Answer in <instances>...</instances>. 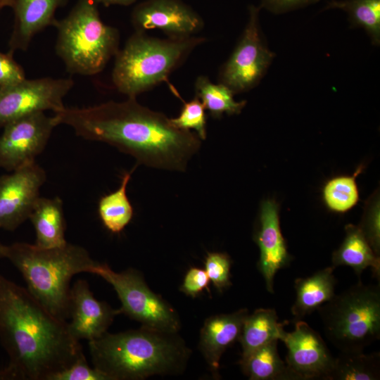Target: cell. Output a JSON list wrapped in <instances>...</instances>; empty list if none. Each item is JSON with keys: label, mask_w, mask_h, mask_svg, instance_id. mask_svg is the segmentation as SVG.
Returning a JSON list of instances; mask_svg holds the SVG:
<instances>
[{"label": "cell", "mask_w": 380, "mask_h": 380, "mask_svg": "<svg viewBox=\"0 0 380 380\" xmlns=\"http://www.w3.org/2000/svg\"><path fill=\"white\" fill-rule=\"evenodd\" d=\"M375 254L380 253L379 202L375 200L367 208L361 224L358 226Z\"/></svg>", "instance_id": "cell-31"}, {"label": "cell", "mask_w": 380, "mask_h": 380, "mask_svg": "<svg viewBox=\"0 0 380 380\" xmlns=\"http://www.w3.org/2000/svg\"><path fill=\"white\" fill-rule=\"evenodd\" d=\"M286 323L279 322L274 309L258 308L252 314L248 313L239 338L242 348L240 361L269 343L281 341L286 333L284 329Z\"/></svg>", "instance_id": "cell-21"}, {"label": "cell", "mask_w": 380, "mask_h": 380, "mask_svg": "<svg viewBox=\"0 0 380 380\" xmlns=\"http://www.w3.org/2000/svg\"><path fill=\"white\" fill-rule=\"evenodd\" d=\"M25 79V71L13 58V53L0 52V88L13 85Z\"/></svg>", "instance_id": "cell-33"}, {"label": "cell", "mask_w": 380, "mask_h": 380, "mask_svg": "<svg viewBox=\"0 0 380 380\" xmlns=\"http://www.w3.org/2000/svg\"><path fill=\"white\" fill-rule=\"evenodd\" d=\"M21 380L16 371L9 365L0 369V380Z\"/></svg>", "instance_id": "cell-36"}, {"label": "cell", "mask_w": 380, "mask_h": 380, "mask_svg": "<svg viewBox=\"0 0 380 380\" xmlns=\"http://www.w3.org/2000/svg\"><path fill=\"white\" fill-rule=\"evenodd\" d=\"M380 379V353H341L334 357L327 380H376Z\"/></svg>", "instance_id": "cell-27"}, {"label": "cell", "mask_w": 380, "mask_h": 380, "mask_svg": "<svg viewBox=\"0 0 380 380\" xmlns=\"http://www.w3.org/2000/svg\"><path fill=\"white\" fill-rule=\"evenodd\" d=\"M195 96L203 104L210 115L220 118L224 113L238 115L246 106L247 101H235L233 91L224 84L213 83L205 75H199L194 82Z\"/></svg>", "instance_id": "cell-26"}, {"label": "cell", "mask_w": 380, "mask_h": 380, "mask_svg": "<svg viewBox=\"0 0 380 380\" xmlns=\"http://www.w3.org/2000/svg\"><path fill=\"white\" fill-rule=\"evenodd\" d=\"M94 367L109 380H140L179 374L190 350L177 335L146 327L117 334L106 332L89 341Z\"/></svg>", "instance_id": "cell-3"}, {"label": "cell", "mask_w": 380, "mask_h": 380, "mask_svg": "<svg viewBox=\"0 0 380 380\" xmlns=\"http://www.w3.org/2000/svg\"><path fill=\"white\" fill-rule=\"evenodd\" d=\"M281 341L287 349L286 364L298 380H327L334 357L310 326L302 320L296 321L294 329L286 331Z\"/></svg>", "instance_id": "cell-14"}, {"label": "cell", "mask_w": 380, "mask_h": 380, "mask_svg": "<svg viewBox=\"0 0 380 380\" xmlns=\"http://www.w3.org/2000/svg\"><path fill=\"white\" fill-rule=\"evenodd\" d=\"M327 207L338 213L352 208L358 201V191L355 177H338L329 181L323 190Z\"/></svg>", "instance_id": "cell-28"}, {"label": "cell", "mask_w": 380, "mask_h": 380, "mask_svg": "<svg viewBox=\"0 0 380 380\" xmlns=\"http://www.w3.org/2000/svg\"><path fill=\"white\" fill-rule=\"evenodd\" d=\"M320 0H260V6L273 14H284L311 4Z\"/></svg>", "instance_id": "cell-35"}, {"label": "cell", "mask_w": 380, "mask_h": 380, "mask_svg": "<svg viewBox=\"0 0 380 380\" xmlns=\"http://www.w3.org/2000/svg\"><path fill=\"white\" fill-rule=\"evenodd\" d=\"M68 0H11L14 15L8 41L9 52L26 51L34 37L49 26H54L58 8Z\"/></svg>", "instance_id": "cell-17"}, {"label": "cell", "mask_w": 380, "mask_h": 380, "mask_svg": "<svg viewBox=\"0 0 380 380\" xmlns=\"http://www.w3.org/2000/svg\"><path fill=\"white\" fill-rule=\"evenodd\" d=\"M259 227L254 239L260 249L258 269L264 278L269 293H274V279L277 272L291 260L279 226V208L272 200L262 202Z\"/></svg>", "instance_id": "cell-16"}, {"label": "cell", "mask_w": 380, "mask_h": 380, "mask_svg": "<svg viewBox=\"0 0 380 380\" xmlns=\"http://www.w3.org/2000/svg\"><path fill=\"white\" fill-rule=\"evenodd\" d=\"M0 340L21 380H51L84 355L65 320L1 275Z\"/></svg>", "instance_id": "cell-2"}, {"label": "cell", "mask_w": 380, "mask_h": 380, "mask_svg": "<svg viewBox=\"0 0 380 380\" xmlns=\"http://www.w3.org/2000/svg\"><path fill=\"white\" fill-rule=\"evenodd\" d=\"M11 0H0V10L4 7H10Z\"/></svg>", "instance_id": "cell-38"}, {"label": "cell", "mask_w": 380, "mask_h": 380, "mask_svg": "<svg viewBox=\"0 0 380 380\" xmlns=\"http://www.w3.org/2000/svg\"><path fill=\"white\" fill-rule=\"evenodd\" d=\"M206 38L160 39L135 31L115 56L112 82L128 98H137L167 80Z\"/></svg>", "instance_id": "cell-5"}, {"label": "cell", "mask_w": 380, "mask_h": 380, "mask_svg": "<svg viewBox=\"0 0 380 380\" xmlns=\"http://www.w3.org/2000/svg\"><path fill=\"white\" fill-rule=\"evenodd\" d=\"M4 258L20 272L27 289L55 316L69 318L70 282L96 263L82 246L67 243L43 248L23 242L4 245Z\"/></svg>", "instance_id": "cell-4"}, {"label": "cell", "mask_w": 380, "mask_h": 380, "mask_svg": "<svg viewBox=\"0 0 380 380\" xmlns=\"http://www.w3.org/2000/svg\"><path fill=\"white\" fill-rule=\"evenodd\" d=\"M334 270L333 266L327 267L295 280L296 300L291 308L295 321L302 320L334 296Z\"/></svg>", "instance_id": "cell-19"}, {"label": "cell", "mask_w": 380, "mask_h": 380, "mask_svg": "<svg viewBox=\"0 0 380 380\" xmlns=\"http://www.w3.org/2000/svg\"><path fill=\"white\" fill-rule=\"evenodd\" d=\"M73 85L71 78L46 77L0 88V127L34 113L63 110V99Z\"/></svg>", "instance_id": "cell-10"}, {"label": "cell", "mask_w": 380, "mask_h": 380, "mask_svg": "<svg viewBox=\"0 0 380 380\" xmlns=\"http://www.w3.org/2000/svg\"><path fill=\"white\" fill-rule=\"evenodd\" d=\"M134 170L123 175L117 190L102 196L99 201L100 219L113 233L121 232L132 219L134 210L127 195V187Z\"/></svg>", "instance_id": "cell-25"}, {"label": "cell", "mask_w": 380, "mask_h": 380, "mask_svg": "<svg viewBox=\"0 0 380 380\" xmlns=\"http://www.w3.org/2000/svg\"><path fill=\"white\" fill-rule=\"evenodd\" d=\"M379 287L359 281L317 310L326 337L341 353L363 352L379 339Z\"/></svg>", "instance_id": "cell-7"}, {"label": "cell", "mask_w": 380, "mask_h": 380, "mask_svg": "<svg viewBox=\"0 0 380 380\" xmlns=\"http://www.w3.org/2000/svg\"><path fill=\"white\" fill-rule=\"evenodd\" d=\"M29 220L34 228V245L37 247L50 248L68 243L65 238V220L63 201L59 197L48 198L40 196Z\"/></svg>", "instance_id": "cell-20"}, {"label": "cell", "mask_w": 380, "mask_h": 380, "mask_svg": "<svg viewBox=\"0 0 380 380\" xmlns=\"http://www.w3.org/2000/svg\"><path fill=\"white\" fill-rule=\"evenodd\" d=\"M3 247H4V245L0 241V259L4 258Z\"/></svg>", "instance_id": "cell-39"}, {"label": "cell", "mask_w": 380, "mask_h": 380, "mask_svg": "<svg viewBox=\"0 0 380 380\" xmlns=\"http://www.w3.org/2000/svg\"><path fill=\"white\" fill-rule=\"evenodd\" d=\"M120 309H113L109 305L95 298L89 284L78 279L70 288L68 327L72 335L77 340L89 341L100 338L111 324Z\"/></svg>", "instance_id": "cell-15"}, {"label": "cell", "mask_w": 380, "mask_h": 380, "mask_svg": "<svg viewBox=\"0 0 380 380\" xmlns=\"http://www.w3.org/2000/svg\"><path fill=\"white\" fill-rule=\"evenodd\" d=\"M57 117L37 112L6 125L0 136V167L12 172L35 161L45 148Z\"/></svg>", "instance_id": "cell-11"}, {"label": "cell", "mask_w": 380, "mask_h": 380, "mask_svg": "<svg viewBox=\"0 0 380 380\" xmlns=\"http://www.w3.org/2000/svg\"><path fill=\"white\" fill-rule=\"evenodd\" d=\"M131 22L135 31L158 29L171 38L194 36L205 25L202 17L182 0H145L132 10Z\"/></svg>", "instance_id": "cell-13"}, {"label": "cell", "mask_w": 380, "mask_h": 380, "mask_svg": "<svg viewBox=\"0 0 380 380\" xmlns=\"http://www.w3.org/2000/svg\"><path fill=\"white\" fill-rule=\"evenodd\" d=\"M345 11L350 27L362 28L375 46L380 44V0H330L322 11Z\"/></svg>", "instance_id": "cell-24"}, {"label": "cell", "mask_w": 380, "mask_h": 380, "mask_svg": "<svg viewBox=\"0 0 380 380\" xmlns=\"http://www.w3.org/2000/svg\"><path fill=\"white\" fill-rule=\"evenodd\" d=\"M98 5L96 0H78L54 25L56 52L71 74L101 72L120 49V32L101 20Z\"/></svg>", "instance_id": "cell-6"}, {"label": "cell", "mask_w": 380, "mask_h": 380, "mask_svg": "<svg viewBox=\"0 0 380 380\" xmlns=\"http://www.w3.org/2000/svg\"><path fill=\"white\" fill-rule=\"evenodd\" d=\"M46 179L35 161L0 177V229L14 231L29 219Z\"/></svg>", "instance_id": "cell-12"}, {"label": "cell", "mask_w": 380, "mask_h": 380, "mask_svg": "<svg viewBox=\"0 0 380 380\" xmlns=\"http://www.w3.org/2000/svg\"><path fill=\"white\" fill-rule=\"evenodd\" d=\"M89 273L102 277L113 287L121 302V313L141 323L143 327L178 332L180 321L177 313L149 289L138 271L128 269L116 272L107 264L96 262Z\"/></svg>", "instance_id": "cell-8"}, {"label": "cell", "mask_w": 380, "mask_h": 380, "mask_svg": "<svg viewBox=\"0 0 380 380\" xmlns=\"http://www.w3.org/2000/svg\"><path fill=\"white\" fill-rule=\"evenodd\" d=\"M210 282L204 269L191 267L186 273L179 290L186 295L195 298L204 290L209 291Z\"/></svg>", "instance_id": "cell-34"}, {"label": "cell", "mask_w": 380, "mask_h": 380, "mask_svg": "<svg viewBox=\"0 0 380 380\" xmlns=\"http://www.w3.org/2000/svg\"><path fill=\"white\" fill-rule=\"evenodd\" d=\"M99 4H102L106 7L113 5L129 6L137 0H96Z\"/></svg>", "instance_id": "cell-37"}, {"label": "cell", "mask_w": 380, "mask_h": 380, "mask_svg": "<svg viewBox=\"0 0 380 380\" xmlns=\"http://www.w3.org/2000/svg\"><path fill=\"white\" fill-rule=\"evenodd\" d=\"M246 308L208 317L201 330L199 349L215 376L218 375L220 361L224 351L240 336Z\"/></svg>", "instance_id": "cell-18"}, {"label": "cell", "mask_w": 380, "mask_h": 380, "mask_svg": "<svg viewBox=\"0 0 380 380\" xmlns=\"http://www.w3.org/2000/svg\"><path fill=\"white\" fill-rule=\"evenodd\" d=\"M260 6L248 7V20L228 59L220 68L217 80L234 94L250 91L266 75L276 54L272 51L262 32Z\"/></svg>", "instance_id": "cell-9"}, {"label": "cell", "mask_w": 380, "mask_h": 380, "mask_svg": "<svg viewBox=\"0 0 380 380\" xmlns=\"http://www.w3.org/2000/svg\"><path fill=\"white\" fill-rule=\"evenodd\" d=\"M230 257L225 253H208L205 260V270L208 277L220 292L232 285Z\"/></svg>", "instance_id": "cell-30"}, {"label": "cell", "mask_w": 380, "mask_h": 380, "mask_svg": "<svg viewBox=\"0 0 380 380\" xmlns=\"http://www.w3.org/2000/svg\"><path fill=\"white\" fill-rule=\"evenodd\" d=\"M59 125L70 126L84 139L102 141L136 158L138 164L184 171L200 148L201 139L177 128L162 113L142 106L136 98L55 113Z\"/></svg>", "instance_id": "cell-1"}, {"label": "cell", "mask_w": 380, "mask_h": 380, "mask_svg": "<svg viewBox=\"0 0 380 380\" xmlns=\"http://www.w3.org/2000/svg\"><path fill=\"white\" fill-rule=\"evenodd\" d=\"M277 341H272L240 361L243 372L251 380H298L279 357Z\"/></svg>", "instance_id": "cell-23"}, {"label": "cell", "mask_w": 380, "mask_h": 380, "mask_svg": "<svg viewBox=\"0 0 380 380\" xmlns=\"http://www.w3.org/2000/svg\"><path fill=\"white\" fill-rule=\"evenodd\" d=\"M346 236L340 247L332 253L331 262L338 266L350 267L360 277L367 268L379 279L380 259L376 255L358 226L351 224L345 227Z\"/></svg>", "instance_id": "cell-22"}, {"label": "cell", "mask_w": 380, "mask_h": 380, "mask_svg": "<svg viewBox=\"0 0 380 380\" xmlns=\"http://www.w3.org/2000/svg\"><path fill=\"white\" fill-rule=\"evenodd\" d=\"M205 110L202 102L195 96L190 101L184 102L179 115L170 120L177 128L194 129L201 139L205 140L207 137Z\"/></svg>", "instance_id": "cell-29"}, {"label": "cell", "mask_w": 380, "mask_h": 380, "mask_svg": "<svg viewBox=\"0 0 380 380\" xmlns=\"http://www.w3.org/2000/svg\"><path fill=\"white\" fill-rule=\"evenodd\" d=\"M51 380H109L106 375L89 366L84 355L71 366L55 374Z\"/></svg>", "instance_id": "cell-32"}]
</instances>
